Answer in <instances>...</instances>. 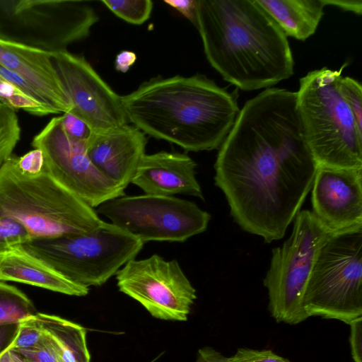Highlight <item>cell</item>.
I'll list each match as a JSON object with an SVG mask.
<instances>
[{"label": "cell", "instance_id": "obj_1", "mask_svg": "<svg viewBox=\"0 0 362 362\" xmlns=\"http://www.w3.org/2000/svg\"><path fill=\"white\" fill-rule=\"evenodd\" d=\"M317 168L296 92L269 88L240 109L219 147L214 181L236 223L272 243L300 211Z\"/></svg>", "mask_w": 362, "mask_h": 362}, {"label": "cell", "instance_id": "obj_2", "mask_svg": "<svg viewBox=\"0 0 362 362\" xmlns=\"http://www.w3.org/2000/svg\"><path fill=\"white\" fill-rule=\"evenodd\" d=\"M195 26L209 63L243 90L269 88L293 74L287 36L256 0H198Z\"/></svg>", "mask_w": 362, "mask_h": 362}, {"label": "cell", "instance_id": "obj_3", "mask_svg": "<svg viewBox=\"0 0 362 362\" xmlns=\"http://www.w3.org/2000/svg\"><path fill=\"white\" fill-rule=\"evenodd\" d=\"M121 98L129 123L187 151L219 148L240 110L236 95L202 74L152 78Z\"/></svg>", "mask_w": 362, "mask_h": 362}, {"label": "cell", "instance_id": "obj_4", "mask_svg": "<svg viewBox=\"0 0 362 362\" xmlns=\"http://www.w3.org/2000/svg\"><path fill=\"white\" fill-rule=\"evenodd\" d=\"M13 218L33 238H55L90 232L103 222L96 211L45 169L22 173L16 156L0 168V218Z\"/></svg>", "mask_w": 362, "mask_h": 362}, {"label": "cell", "instance_id": "obj_5", "mask_svg": "<svg viewBox=\"0 0 362 362\" xmlns=\"http://www.w3.org/2000/svg\"><path fill=\"white\" fill-rule=\"evenodd\" d=\"M342 69L323 67L302 77L298 109L317 165L362 168V133L339 87Z\"/></svg>", "mask_w": 362, "mask_h": 362}, {"label": "cell", "instance_id": "obj_6", "mask_svg": "<svg viewBox=\"0 0 362 362\" xmlns=\"http://www.w3.org/2000/svg\"><path fill=\"white\" fill-rule=\"evenodd\" d=\"M143 246L135 235L103 221L88 233L34 238L19 247L72 282L88 288L107 281L135 259Z\"/></svg>", "mask_w": 362, "mask_h": 362}, {"label": "cell", "instance_id": "obj_7", "mask_svg": "<svg viewBox=\"0 0 362 362\" xmlns=\"http://www.w3.org/2000/svg\"><path fill=\"white\" fill-rule=\"evenodd\" d=\"M302 307L308 317L347 325L362 317V227L334 232L322 245Z\"/></svg>", "mask_w": 362, "mask_h": 362}, {"label": "cell", "instance_id": "obj_8", "mask_svg": "<svg viewBox=\"0 0 362 362\" xmlns=\"http://www.w3.org/2000/svg\"><path fill=\"white\" fill-rule=\"evenodd\" d=\"M99 18L81 0H0V38L56 53L87 37Z\"/></svg>", "mask_w": 362, "mask_h": 362}, {"label": "cell", "instance_id": "obj_9", "mask_svg": "<svg viewBox=\"0 0 362 362\" xmlns=\"http://www.w3.org/2000/svg\"><path fill=\"white\" fill-rule=\"evenodd\" d=\"M334 233L312 211H300L289 238L272 250L263 283L269 310L277 322L297 325L308 318L302 307L303 296L316 256Z\"/></svg>", "mask_w": 362, "mask_h": 362}, {"label": "cell", "instance_id": "obj_10", "mask_svg": "<svg viewBox=\"0 0 362 362\" xmlns=\"http://www.w3.org/2000/svg\"><path fill=\"white\" fill-rule=\"evenodd\" d=\"M96 212L144 243L185 242L204 232L211 219L193 202L147 194L115 198L99 206Z\"/></svg>", "mask_w": 362, "mask_h": 362}, {"label": "cell", "instance_id": "obj_11", "mask_svg": "<svg viewBox=\"0 0 362 362\" xmlns=\"http://www.w3.org/2000/svg\"><path fill=\"white\" fill-rule=\"evenodd\" d=\"M119 290L138 301L152 317L186 321L196 290L176 259L154 254L129 260L115 274Z\"/></svg>", "mask_w": 362, "mask_h": 362}, {"label": "cell", "instance_id": "obj_12", "mask_svg": "<svg viewBox=\"0 0 362 362\" xmlns=\"http://www.w3.org/2000/svg\"><path fill=\"white\" fill-rule=\"evenodd\" d=\"M86 141L69 137L59 116L53 117L35 136L32 146L42 152L45 167L49 174L95 208L125 193L93 164L86 153Z\"/></svg>", "mask_w": 362, "mask_h": 362}, {"label": "cell", "instance_id": "obj_13", "mask_svg": "<svg viewBox=\"0 0 362 362\" xmlns=\"http://www.w3.org/2000/svg\"><path fill=\"white\" fill-rule=\"evenodd\" d=\"M71 112L92 132H105L129 124L121 96L100 76L81 56L67 50L52 54Z\"/></svg>", "mask_w": 362, "mask_h": 362}, {"label": "cell", "instance_id": "obj_14", "mask_svg": "<svg viewBox=\"0 0 362 362\" xmlns=\"http://www.w3.org/2000/svg\"><path fill=\"white\" fill-rule=\"evenodd\" d=\"M311 189L312 212L327 228L362 227V168L317 165Z\"/></svg>", "mask_w": 362, "mask_h": 362}, {"label": "cell", "instance_id": "obj_15", "mask_svg": "<svg viewBox=\"0 0 362 362\" xmlns=\"http://www.w3.org/2000/svg\"><path fill=\"white\" fill-rule=\"evenodd\" d=\"M129 124L91 132L86 141V153L93 164L124 190L132 183L147 144L145 134Z\"/></svg>", "mask_w": 362, "mask_h": 362}, {"label": "cell", "instance_id": "obj_16", "mask_svg": "<svg viewBox=\"0 0 362 362\" xmlns=\"http://www.w3.org/2000/svg\"><path fill=\"white\" fill-rule=\"evenodd\" d=\"M0 66L30 84L53 114L71 110L52 63V53L0 38Z\"/></svg>", "mask_w": 362, "mask_h": 362}, {"label": "cell", "instance_id": "obj_17", "mask_svg": "<svg viewBox=\"0 0 362 362\" xmlns=\"http://www.w3.org/2000/svg\"><path fill=\"white\" fill-rule=\"evenodd\" d=\"M196 166L194 160L186 153L162 151L145 154L132 183L147 194H182L204 199L196 178Z\"/></svg>", "mask_w": 362, "mask_h": 362}, {"label": "cell", "instance_id": "obj_18", "mask_svg": "<svg viewBox=\"0 0 362 362\" xmlns=\"http://www.w3.org/2000/svg\"><path fill=\"white\" fill-rule=\"evenodd\" d=\"M15 281L69 296H85L89 288L69 280L19 246L0 251V281Z\"/></svg>", "mask_w": 362, "mask_h": 362}, {"label": "cell", "instance_id": "obj_19", "mask_svg": "<svg viewBox=\"0 0 362 362\" xmlns=\"http://www.w3.org/2000/svg\"><path fill=\"white\" fill-rule=\"evenodd\" d=\"M286 36L305 40L316 31L326 6L322 0H256Z\"/></svg>", "mask_w": 362, "mask_h": 362}, {"label": "cell", "instance_id": "obj_20", "mask_svg": "<svg viewBox=\"0 0 362 362\" xmlns=\"http://www.w3.org/2000/svg\"><path fill=\"white\" fill-rule=\"evenodd\" d=\"M34 318L62 362H90L85 327L52 314L37 312Z\"/></svg>", "mask_w": 362, "mask_h": 362}, {"label": "cell", "instance_id": "obj_21", "mask_svg": "<svg viewBox=\"0 0 362 362\" xmlns=\"http://www.w3.org/2000/svg\"><path fill=\"white\" fill-rule=\"evenodd\" d=\"M36 313L34 304L23 292L0 281V326L18 323Z\"/></svg>", "mask_w": 362, "mask_h": 362}, {"label": "cell", "instance_id": "obj_22", "mask_svg": "<svg viewBox=\"0 0 362 362\" xmlns=\"http://www.w3.org/2000/svg\"><path fill=\"white\" fill-rule=\"evenodd\" d=\"M21 132L16 110L0 103V168L13 156Z\"/></svg>", "mask_w": 362, "mask_h": 362}, {"label": "cell", "instance_id": "obj_23", "mask_svg": "<svg viewBox=\"0 0 362 362\" xmlns=\"http://www.w3.org/2000/svg\"><path fill=\"white\" fill-rule=\"evenodd\" d=\"M101 2L115 15L134 25L145 23L151 16V0H103Z\"/></svg>", "mask_w": 362, "mask_h": 362}, {"label": "cell", "instance_id": "obj_24", "mask_svg": "<svg viewBox=\"0 0 362 362\" xmlns=\"http://www.w3.org/2000/svg\"><path fill=\"white\" fill-rule=\"evenodd\" d=\"M0 103L15 110H22L34 115L45 116L53 114L51 110L27 96L1 76H0Z\"/></svg>", "mask_w": 362, "mask_h": 362}, {"label": "cell", "instance_id": "obj_25", "mask_svg": "<svg viewBox=\"0 0 362 362\" xmlns=\"http://www.w3.org/2000/svg\"><path fill=\"white\" fill-rule=\"evenodd\" d=\"M46 339L33 315L18 322L17 334L10 346L14 349L36 348L43 345Z\"/></svg>", "mask_w": 362, "mask_h": 362}, {"label": "cell", "instance_id": "obj_26", "mask_svg": "<svg viewBox=\"0 0 362 362\" xmlns=\"http://www.w3.org/2000/svg\"><path fill=\"white\" fill-rule=\"evenodd\" d=\"M33 239L25 227L18 221L0 218V251L20 246Z\"/></svg>", "mask_w": 362, "mask_h": 362}, {"label": "cell", "instance_id": "obj_27", "mask_svg": "<svg viewBox=\"0 0 362 362\" xmlns=\"http://www.w3.org/2000/svg\"><path fill=\"white\" fill-rule=\"evenodd\" d=\"M339 87L354 117L358 131L362 133V86L353 78L341 77Z\"/></svg>", "mask_w": 362, "mask_h": 362}, {"label": "cell", "instance_id": "obj_28", "mask_svg": "<svg viewBox=\"0 0 362 362\" xmlns=\"http://www.w3.org/2000/svg\"><path fill=\"white\" fill-rule=\"evenodd\" d=\"M230 362H290L270 350H255L238 349L236 353L229 357Z\"/></svg>", "mask_w": 362, "mask_h": 362}, {"label": "cell", "instance_id": "obj_29", "mask_svg": "<svg viewBox=\"0 0 362 362\" xmlns=\"http://www.w3.org/2000/svg\"><path fill=\"white\" fill-rule=\"evenodd\" d=\"M61 119L64 132L73 139L86 141L92 132L82 119L71 112L63 113Z\"/></svg>", "mask_w": 362, "mask_h": 362}, {"label": "cell", "instance_id": "obj_30", "mask_svg": "<svg viewBox=\"0 0 362 362\" xmlns=\"http://www.w3.org/2000/svg\"><path fill=\"white\" fill-rule=\"evenodd\" d=\"M15 350L31 362H62L56 349L47 337L44 344L39 347Z\"/></svg>", "mask_w": 362, "mask_h": 362}, {"label": "cell", "instance_id": "obj_31", "mask_svg": "<svg viewBox=\"0 0 362 362\" xmlns=\"http://www.w3.org/2000/svg\"><path fill=\"white\" fill-rule=\"evenodd\" d=\"M17 165L19 170L28 175H36L45 169V159L42 152L34 148L22 156H16Z\"/></svg>", "mask_w": 362, "mask_h": 362}, {"label": "cell", "instance_id": "obj_32", "mask_svg": "<svg viewBox=\"0 0 362 362\" xmlns=\"http://www.w3.org/2000/svg\"><path fill=\"white\" fill-rule=\"evenodd\" d=\"M349 343L351 354L354 362H362V317H359L349 324Z\"/></svg>", "mask_w": 362, "mask_h": 362}, {"label": "cell", "instance_id": "obj_33", "mask_svg": "<svg viewBox=\"0 0 362 362\" xmlns=\"http://www.w3.org/2000/svg\"><path fill=\"white\" fill-rule=\"evenodd\" d=\"M198 0H165L168 6L177 10L192 23L196 25L197 6Z\"/></svg>", "mask_w": 362, "mask_h": 362}, {"label": "cell", "instance_id": "obj_34", "mask_svg": "<svg viewBox=\"0 0 362 362\" xmlns=\"http://www.w3.org/2000/svg\"><path fill=\"white\" fill-rule=\"evenodd\" d=\"M18 323L0 326V353L8 348L18 332Z\"/></svg>", "mask_w": 362, "mask_h": 362}, {"label": "cell", "instance_id": "obj_35", "mask_svg": "<svg viewBox=\"0 0 362 362\" xmlns=\"http://www.w3.org/2000/svg\"><path fill=\"white\" fill-rule=\"evenodd\" d=\"M136 60V54L129 50H122L116 56L115 64L117 71L126 73Z\"/></svg>", "mask_w": 362, "mask_h": 362}, {"label": "cell", "instance_id": "obj_36", "mask_svg": "<svg viewBox=\"0 0 362 362\" xmlns=\"http://www.w3.org/2000/svg\"><path fill=\"white\" fill-rule=\"evenodd\" d=\"M195 362H230L226 357L211 347H204L198 351Z\"/></svg>", "mask_w": 362, "mask_h": 362}, {"label": "cell", "instance_id": "obj_37", "mask_svg": "<svg viewBox=\"0 0 362 362\" xmlns=\"http://www.w3.org/2000/svg\"><path fill=\"white\" fill-rule=\"evenodd\" d=\"M325 5H331L340 8L344 11H351L361 15L362 13V1L361 0H322Z\"/></svg>", "mask_w": 362, "mask_h": 362}, {"label": "cell", "instance_id": "obj_38", "mask_svg": "<svg viewBox=\"0 0 362 362\" xmlns=\"http://www.w3.org/2000/svg\"><path fill=\"white\" fill-rule=\"evenodd\" d=\"M0 362H31L11 346L0 353Z\"/></svg>", "mask_w": 362, "mask_h": 362}]
</instances>
